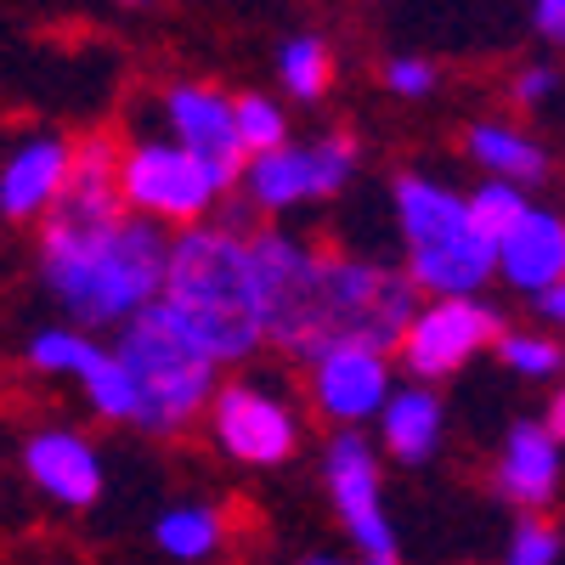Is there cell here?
<instances>
[{
    "label": "cell",
    "instance_id": "cell-1",
    "mask_svg": "<svg viewBox=\"0 0 565 565\" xmlns=\"http://www.w3.org/2000/svg\"><path fill=\"white\" fill-rule=\"evenodd\" d=\"M119 148L85 136L68 159V186L40 221V282L68 311V328H119L159 300L170 232L119 204Z\"/></svg>",
    "mask_w": 565,
    "mask_h": 565
},
{
    "label": "cell",
    "instance_id": "cell-2",
    "mask_svg": "<svg viewBox=\"0 0 565 565\" xmlns=\"http://www.w3.org/2000/svg\"><path fill=\"white\" fill-rule=\"evenodd\" d=\"M249 260L260 277L266 345L295 362H311L334 345H367L391 356L418 306L402 266L322 249L282 226H249Z\"/></svg>",
    "mask_w": 565,
    "mask_h": 565
},
{
    "label": "cell",
    "instance_id": "cell-3",
    "mask_svg": "<svg viewBox=\"0 0 565 565\" xmlns=\"http://www.w3.org/2000/svg\"><path fill=\"white\" fill-rule=\"evenodd\" d=\"M159 306L175 311V322L193 334L221 367L249 362L266 345V306L260 277L249 260V221H199L170 232Z\"/></svg>",
    "mask_w": 565,
    "mask_h": 565
},
{
    "label": "cell",
    "instance_id": "cell-4",
    "mask_svg": "<svg viewBox=\"0 0 565 565\" xmlns=\"http://www.w3.org/2000/svg\"><path fill=\"white\" fill-rule=\"evenodd\" d=\"M114 362L130 385V430L141 436H186L204 424V407L221 385V362L175 322L170 306H141L114 328Z\"/></svg>",
    "mask_w": 565,
    "mask_h": 565
},
{
    "label": "cell",
    "instance_id": "cell-5",
    "mask_svg": "<svg viewBox=\"0 0 565 565\" xmlns=\"http://www.w3.org/2000/svg\"><path fill=\"white\" fill-rule=\"evenodd\" d=\"M391 204L402 232V277L418 300H469L492 289V238L476 226L458 186L407 170L391 186Z\"/></svg>",
    "mask_w": 565,
    "mask_h": 565
},
{
    "label": "cell",
    "instance_id": "cell-6",
    "mask_svg": "<svg viewBox=\"0 0 565 565\" xmlns=\"http://www.w3.org/2000/svg\"><path fill=\"white\" fill-rule=\"evenodd\" d=\"M322 487L334 503L340 526L351 537V554L362 565H402V537L385 509V458L373 452V436L334 430L322 447Z\"/></svg>",
    "mask_w": 565,
    "mask_h": 565
},
{
    "label": "cell",
    "instance_id": "cell-7",
    "mask_svg": "<svg viewBox=\"0 0 565 565\" xmlns=\"http://www.w3.org/2000/svg\"><path fill=\"white\" fill-rule=\"evenodd\" d=\"M356 136L345 130H328L317 141H282L277 153H260L244 164L238 186L255 215H289L300 204H322V199H340L351 175H356Z\"/></svg>",
    "mask_w": 565,
    "mask_h": 565
},
{
    "label": "cell",
    "instance_id": "cell-8",
    "mask_svg": "<svg viewBox=\"0 0 565 565\" xmlns=\"http://www.w3.org/2000/svg\"><path fill=\"white\" fill-rule=\"evenodd\" d=\"M119 204L153 226H199L215 210V181L186 159L170 136H141L130 148H119L114 164Z\"/></svg>",
    "mask_w": 565,
    "mask_h": 565
},
{
    "label": "cell",
    "instance_id": "cell-9",
    "mask_svg": "<svg viewBox=\"0 0 565 565\" xmlns=\"http://www.w3.org/2000/svg\"><path fill=\"white\" fill-rule=\"evenodd\" d=\"M204 424H210V441L244 469H277V463H289L300 452L295 402L271 380H249V373L215 385V396L204 407Z\"/></svg>",
    "mask_w": 565,
    "mask_h": 565
},
{
    "label": "cell",
    "instance_id": "cell-10",
    "mask_svg": "<svg viewBox=\"0 0 565 565\" xmlns=\"http://www.w3.org/2000/svg\"><path fill=\"white\" fill-rule=\"evenodd\" d=\"M498 334H503V311L481 295H469V300H418L407 328H402V340H396V356H402L413 385H441L463 362H476Z\"/></svg>",
    "mask_w": 565,
    "mask_h": 565
},
{
    "label": "cell",
    "instance_id": "cell-11",
    "mask_svg": "<svg viewBox=\"0 0 565 565\" xmlns=\"http://www.w3.org/2000/svg\"><path fill=\"white\" fill-rule=\"evenodd\" d=\"M306 367V391L311 407L334 424V430H367L380 418L385 396L396 391V373L385 351H367V345H334V351H317Z\"/></svg>",
    "mask_w": 565,
    "mask_h": 565
},
{
    "label": "cell",
    "instance_id": "cell-12",
    "mask_svg": "<svg viewBox=\"0 0 565 565\" xmlns=\"http://www.w3.org/2000/svg\"><path fill=\"white\" fill-rule=\"evenodd\" d=\"M29 367L52 373V380H74L85 407L97 413L103 424H130V385H125V373H119L108 340L85 334V328H68V322L34 328Z\"/></svg>",
    "mask_w": 565,
    "mask_h": 565
},
{
    "label": "cell",
    "instance_id": "cell-13",
    "mask_svg": "<svg viewBox=\"0 0 565 565\" xmlns=\"http://www.w3.org/2000/svg\"><path fill=\"white\" fill-rule=\"evenodd\" d=\"M164 125H170L175 148L215 181V193L238 186L249 159L238 148V130H232V97H221L215 85H170L164 90Z\"/></svg>",
    "mask_w": 565,
    "mask_h": 565
},
{
    "label": "cell",
    "instance_id": "cell-14",
    "mask_svg": "<svg viewBox=\"0 0 565 565\" xmlns=\"http://www.w3.org/2000/svg\"><path fill=\"white\" fill-rule=\"evenodd\" d=\"M23 476H29V487L45 503L74 509V514L90 509L103 498V487H108L97 441L79 436V430H63V424H45V430H34L23 441Z\"/></svg>",
    "mask_w": 565,
    "mask_h": 565
},
{
    "label": "cell",
    "instance_id": "cell-15",
    "mask_svg": "<svg viewBox=\"0 0 565 565\" xmlns=\"http://www.w3.org/2000/svg\"><path fill=\"white\" fill-rule=\"evenodd\" d=\"M492 282L514 289L521 300L559 289L565 282V221L543 204H526V215L492 244Z\"/></svg>",
    "mask_w": 565,
    "mask_h": 565
},
{
    "label": "cell",
    "instance_id": "cell-16",
    "mask_svg": "<svg viewBox=\"0 0 565 565\" xmlns=\"http://www.w3.org/2000/svg\"><path fill=\"white\" fill-rule=\"evenodd\" d=\"M492 487L514 514H548L559 498V441L537 418H514L492 463Z\"/></svg>",
    "mask_w": 565,
    "mask_h": 565
},
{
    "label": "cell",
    "instance_id": "cell-17",
    "mask_svg": "<svg viewBox=\"0 0 565 565\" xmlns=\"http://www.w3.org/2000/svg\"><path fill=\"white\" fill-rule=\"evenodd\" d=\"M68 159H74V141H63V136L18 141L7 164H0V215L18 226H29V221L40 226L68 186Z\"/></svg>",
    "mask_w": 565,
    "mask_h": 565
},
{
    "label": "cell",
    "instance_id": "cell-18",
    "mask_svg": "<svg viewBox=\"0 0 565 565\" xmlns=\"http://www.w3.org/2000/svg\"><path fill=\"white\" fill-rule=\"evenodd\" d=\"M373 452L396 463H430L447 441V402L430 385H396L373 418Z\"/></svg>",
    "mask_w": 565,
    "mask_h": 565
},
{
    "label": "cell",
    "instance_id": "cell-19",
    "mask_svg": "<svg viewBox=\"0 0 565 565\" xmlns=\"http://www.w3.org/2000/svg\"><path fill=\"white\" fill-rule=\"evenodd\" d=\"M463 148H469V159L481 164L487 181L521 186V193H526V186H537V181H548V148H543L532 130H521V125L481 119V125H469Z\"/></svg>",
    "mask_w": 565,
    "mask_h": 565
},
{
    "label": "cell",
    "instance_id": "cell-20",
    "mask_svg": "<svg viewBox=\"0 0 565 565\" xmlns=\"http://www.w3.org/2000/svg\"><path fill=\"white\" fill-rule=\"evenodd\" d=\"M153 543H159V554H170L181 565H204L226 543V514L215 503H170L153 521Z\"/></svg>",
    "mask_w": 565,
    "mask_h": 565
},
{
    "label": "cell",
    "instance_id": "cell-21",
    "mask_svg": "<svg viewBox=\"0 0 565 565\" xmlns=\"http://www.w3.org/2000/svg\"><path fill=\"white\" fill-rule=\"evenodd\" d=\"M498 362L514 373V380H526V385H554L559 380V334H548V328H509L503 322V334L492 340Z\"/></svg>",
    "mask_w": 565,
    "mask_h": 565
},
{
    "label": "cell",
    "instance_id": "cell-22",
    "mask_svg": "<svg viewBox=\"0 0 565 565\" xmlns=\"http://www.w3.org/2000/svg\"><path fill=\"white\" fill-rule=\"evenodd\" d=\"M277 74H282V90H289L295 103H317L328 85H334V57H328V45L317 34H300L277 52Z\"/></svg>",
    "mask_w": 565,
    "mask_h": 565
},
{
    "label": "cell",
    "instance_id": "cell-23",
    "mask_svg": "<svg viewBox=\"0 0 565 565\" xmlns=\"http://www.w3.org/2000/svg\"><path fill=\"white\" fill-rule=\"evenodd\" d=\"M232 130H238V148L244 159H260V153H277L282 141H289V119L271 97L249 90V97H232Z\"/></svg>",
    "mask_w": 565,
    "mask_h": 565
},
{
    "label": "cell",
    "instance_id": "cell-24",
    "mask_svg": "<svg viewBox=\"0 0 565 565\" xmlns=\"http://www.w3.org/2000/svg\"><path fill=\"white\" fill-rule=\"evenodd\" d=\"M463 199H469V215H476V226L487 232L492 244H498L503 232L526 215V204H532L521 186H503V181H481L476 193H463Z\"/></svg>",
    "mask_w": 565,
    "mask_h": 565
},
{
    "label": "cell",
    "instance_id": "cell-25",
    "mask_svg": "<svg viewBox=\"0 0 565 565\" xmlns=\"http://www.w3.org/2000/svg\"><path fill=\"white\" fill-rule=\"evenodd\" d=\"M503 565H559V526L548 514H521L503 543Z\"/></svg>",
    "mask_w": 565,
    "mask_h": 565
},
{
    "label": "cell",
    "instance_id": "cell-26",
    "mask_svg": "<svg viewBox=\"0 0 565 565\" xmlns=\"http://www.w3.org/2000/svg\"><path fill=\"white\" fill-rule=\"evenodd\" d=\"M554 90H559V74L548 63H532V68L514 74L509 97H514V108H521V114H548L554 108Z\"/></svg>",
    "mask_w": 565,
    "mask_h": 565
},
{
    "label": "cell",
    "instance_id": "cell-27",
    "mask_svg": "<svg viewBox=\"0 0 565 565\" xmlns=\"http://www.w3.org/2000/svg\"><path fill=\"white\" fill-rule=\"evenodd\" d=\"M385 85L396 90V97H430V90H436V68L424 57H391L385 63Z\"/></svg>",
    "mask_w": 565,
    "mask_h": 565
},
{
    "label": "cell",
    "instance_id": "cell-28",
    "mask_svg": "<svg viewBox=\"0 0 565 565\" xmlns=\"http://www.w3.org/2000/svg\"><path fill=\"white\" fill-rule=\"evenodd\" d=\"M532 29L543 40H559L565 34V0H532Z\"/></svg>",
    "mask_w": 565,
    "mask_h": 565
},
{
    "label": "cell",
    "instance_id": "cell-29",
    "mask_svg": "<svg viewBox=\"0 0 565 565\" xmlns=\"http://www.w3.org/2000/svg\"><path fill=\"white\" fill-rule=\"evenodd\" d=\"M526 306H532L537 328H548V334H554L559 317H565V282H559V289H543V295H537V300H526Z\"/></svg>",
    "mask_w": 565,
    "mask_h": 565
},
{
    "label": "cell",
    "instance_id": "cell-30",
    "mask_svg": "<svg viewBox=\"0 0 565 565\" xmlns=\"http://www.w3.org/2000/svg\"><path fill=\"white\" fill-rule=\"evenodd\" d=\"M537 424H543V430H548L554 441H565V402H559V396H548V402H543V418H537Z\"/></svg>",
    "mask_w": 565,
    "mask_h": 565
},
{
    "label": "cell",
    "instance_id": "cell-31",
    "mask_svg": "<svg viewBox=\"0 0 565 565\" xmlns=\"http://www.w3.org/2000/svg\"><path fill=\"white\" fill-rule=\"evenodd\" d=\"M300 565H362L356 554H311V559H300Z\"/></svg>",
    "mask_w": 565,
    "mask_h": 565
},
{
    "label": "cell",
    "instance_id": "cell-32",
    "mask_svg": "<svg viewBox=\"0 0 565 565\" xmlns=\"http://www.w3.org/2000/svg\"><path fill=\"white\" fill-rule=\"evenodd\" d=\"M125 7H148V0H125Z\"/></svg>",
    "mask_w": 565,
    "mask_h": 565
}]
</instances>
